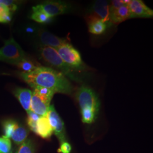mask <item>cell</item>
Returning <instances> with one entry per match:
<instances>
[{
    "label": "cell",
    "instance_id": "cell-1",
    "mask_svg": "<svg viewBox=\"0 0 153 153\" xmlns=\"http://www.w3.org/2000/svg\"><path fill=\"white\" fill-rule=\"evenodd\" d=\"M24 81L33 88L36 86L51 89L55 93L71 94L73 86L68 79L60 71L44 66H37L30 73L20 74Z\"/></svg>",
    "mask_w": 153,
    "mask_h": 153
},
{
    "label": "cell",
    "instance_id": "cell-2",
    "mask_svg": "<svg viewBox=\"0 0 153 153\" xmlns=\"http://www.w3.org/2000/svg\"><path fill=\"white\" fill-rule=\"evenodd\" d=\"M40 54L42 59L45 62L60 70L61 73L65 76H68L71 80L79 81V78L76 75V71L62 60L56 49L50 47L43 46L40 48Z\"/></svg>",
    "mask_w": 153,
    "mask_h": 153
},
{
    "label": "cell",
    "instance_id": "cell-3",
    "mask_svg": "<svg viewBox=\"0 0 153 153\" xmlns=\"http://www.w3.org/2000/svg\"><path fill=\"white\" fill-rule=\"evenodd\" d=\"M26 59L24 51L13 38L6 40L0 48V61L16 65Z\"/></svg>",
    "mask_w": 153,
    "mask_h": 153
},
{
    "label": "cell",
    "instance_id": "cell-4",
    "mask_svg": "<svg viewBox=\"0 0 153 153\" xmlns=\"http://www.w3.org/2000/svg\"><path fill=\"white\" fill-rule=\"evenodd\" d=\"M56 50L62 60L75 71H83L86 68L79 52L70 43H67Z\"/></svg>",
    "mask_w": 153,
    "mask_h": 153
},
{
    "label": "cell",
    "instance_id": "cell-5",
    "mask_svg": "<svg viewBox=\"0 0 153 153\" xmlns=\"http://www.w3.org/2000/svg\"><path fill=\"white\" fill-rule=\"evenodd\" d=\"M76 98L81 109H92L99 113L100 102L96 93L85 85H82L76 93Z\"/></svg>",
    "mask_w": 153,
    "mask_h": 153
},
{
    "label": "cell",
    "instance_id": "cell-6",
    "mask_svg": "<svg viewBox=\"0 0 153 153\" xmlns=\"http://www.w3.org/2000/svg\"><path fill=\"white\" fill-rule=\"evenodd\" d=\"M69 4L63 1H46L43 4L33 6V10H40L44 12L51 18L63 14L69 10Z\"/></svg>",
    "mask_w": 153,
    "mask_h": 153
},
{
    "label": "cell",
    "instance_id": "cell-7",
    "mask_svg": "<svg viewBox=\"0 0 153 153\" xmlns=\"http://www.w3.org/2000/svg\"><path fill=\"white\" fill-rule=\"evenodd\" d=\"M47 117L49 121L53 131L55 132V135L57 137L60 143L65 141V129L64 123L60 116L56 111L53 105L49 107Z\"/></svg>",
    "mask_w": 153,
    "mask_h": 153
},
{
    "label": "cell",
    "instance_id": "cell-8",
    "mask_svg": "<svg viewBox=\"0 0 153 153\" xmlns=\"http://www.w3.org/2000/svg\"><path fill=\"white\" fill-rule=\"evenodd\" d=\"M128 7L130 11V18L153 17V10L141 0H131Z\"/></svg>",
    "mask_w": 153,
    "mask_h": 153
},
{
    "label": "cell",
    "instance_id": "cell-9",
    "mask_svg": "<svg viewBox=\"0 0 153 153\" xmlns=\"http://www.w3.org/2000/svg\"><path fill=\"white\" fill-rule=\"evenodd\" d=\"M50 105L49 102L40 97L37 93L33 91L30 111L40 116H44L47 114Z\"/></svg>",
    "mask_w": 153,
    "mask_h": 153
},
{
    "label": "cell",
    "instance_id": "cell-10",
    "mask_svg": "<svg viewBox=\"0 0 153 153\" xmlns=\"http://www.w3.org/2000/svg\"><path fill=\"white\" fill-rule=\"evenodd\" d=\"M93 15L98 17L103 22L105 23L107 26L109 23V5L107 1H97L93 4L92 7Z\"/></svg>",
    "mask_w": 153,
    "mask_h": 153
},
{
    "label": "cell",
    "instance_id": "cell-11",
    "mask_svg": "<svg viewBox=\"0 0 153 153\" xmlns=\"http://www.w3.org/2000/svg\"><path fill=\"white\" fill-rule=\"evenodd\" d=\"M39 35L40 40L44 46L50 47L56 49L68 43L65 39L59 38L44 30L40 31Z\"/></svg>",
    "mask_w": 153,
    "mask_h": 153
},
{
    "label": "cell",
    "instance_id": "cell-12",
    "mask_svg": "<svg viewBox=\"0 0 153 153\" xmlns=\"http://www.w3.org/2000/svg\"><path fill=\"white\" fill-rule=\"evenodd\" d=\"M14 94L19 100L22 107L28 112L30 111V105L33 92L27 88H17L14 92Z\"/></svg>",
    "mask_w": 153,
    "mask_h": 153
},
{
    "label": "cell",
    "instance_id": "cell-13",
    "mask_svg": "<svg viewBox=\"0 0 153 153\" xmlns=\"http://www.w3.org/2000/svg\"><path fill=\"white\" fill-rule=\"evenodd\" d=\"M53 132L47 116H40L36 123V134L44 139H48L51 137Z\"/></svg>",
    "mask_w": 153,
    "mask_h": 153
},
{
    "label": "cell",
    "instance_id": "cell-14",
    "mask_svg": "<svg viewBox=\"0 0 153 153\" xmlns=\"http://www.w3.org/2000/svg\"><path fill=\"white\" fill-rule=\"evenodd\" d=\"M89 32L94 35H100L104 33L107 25L94 15H90L87 18Z\"/></svg>",
    "mask_w": 153,
    "mask_h": 153
},
{
    "label": "cell",
    "instance_id": "cell-15",
    "mask_svg": "<svg viewBox=\"0 0 153 153\" xmlns=\"http://www.w3.org/2000/svg\"><path fill=\"white\" fill-rule=\"evenodd\" d=\"M130 18V11L128 5H124L114 11L110 13L109 23L110 25H117Z\"/></svg>",
    "mask_w": 153,
    "mask_h": 153
},
{
    "label": "cell",
    "instance_id": "cell-16",
    "mask_svg": "<svg viewBox=\"0 0 153 153\" xmlns=\"http://www.w3.org/2000/svg\"><path fill=\"white\" fill-rule=\"evenodd\" d=\"M28 135V131L27 129L18 123L11 134L10 138L16 145H21L27 140Z\"/></svg>",
    "mask_w": 153,
    "mask_h": 153
},
{
    "label": "cell",
    "instance_id": "cell-17",
    "mask_svg": "<svg viewBox=\"0 0 153 153\" xmlns=\"http://www.w3.org/2000/svg\"><path fill=\"white\" fill-rule=\"evenodd\" d=\"M82 116V121L85 124H91L94 123L97 118L98 113L94 110L89 108L81 109Z\"/></svg>",
    "mask_w": 153,
    "mask_h": 153
},
{
    "label": "cell",
    "instance_id": "cell-18",
    "mask_svg": "<svg viewBox=\"0 0 153 153\" xmlns=\"http://www.w3.org/2000/svg\"><path fill=\"white\" fill-rule=\"evenodd\" d=\"M33 91L37 93L40 97L49 103H51V100L55 94L53 90L47 88L36 86L33 88Z\"/></svg>",
    "mask_w": 153,
    "mask_h": 153
},
{
    "label": "cell",
    "instance_id": "cell-19",
    "mask_svg": "<svg viewBox=\"0 0 153 153\" xmlns=\"http://www.w3.org/2000/svg\"><path fill=\"white\" fill-rule=\"evenodd\" d=\"M18 123L16 121L13 120H7L4 121L2 124L3 127V131H4V137L7 138H10L11 134L13 131L14 130L15 128L16 127Z\"/></svg>",
    "mask_w": 153,
    "mask_h": 153
},
{
    "label": "cell",
    "instance_id": "cell-20",
    "mask_svg": "<svg viewBox=\"0 0 153 153\" xmlns=\"http://www.w3.org/2000/svg\"><path fill=\"white\" fill-rule=\"evenodd\" d=\"M27 113V124L30 129L36 133V123L40 116L36 114L33 111H30Z\"/></svg>",
    "mask_w": 153,
    "mask_h": 153
},
{
    "label": "cell",
    "instance_id": "cell-21",
    "mask_svg": "<svg viewBox=\"0 0 153 153\" xmlns=\"http://www.w3.org/2000/svg\"><path fill=\"white\" fill-rule=\"evenodd\" d=\"M11 19V12L6 6L0 3V22L8 23Z\"/></svg>",
    "mask_w": 153,
    "mask_h": 153
},
{
    "label": "cell",
    "instance_id": "cell-22",
    "mask_svg": "<svg viewBox=\"0 0 153 153\" xmlns=\"http://www.w3.org/2000/svg\"><path fill=\"white\" fill-rule=\"evenodd\" d=\"M18 68H19L23 72L25 73H30L31 71L35 70L38 66H36L33 64L32 61L28 60L27 59L19 62L16 65Z\"/></svg>",
    "mask_w": 153,
    "mask_h": 153
},
{
    "label": "cell",
    "instance_id": "cell-23",
    "mask_svg": "<svg viewBox=\"0 0 153 153\" xmlns=\"http://www.w3.org/2000/svg\"><path fill=\"white\" fill-rule=\"evenodd\" d=\"M31 18L38 23H45L50 19V17L45 14L44 12L40 10H33Z\"/></svg>",
    "mask_w": 153,
    "mask_h": 153
},
{
    "label": "cell",
    "instance_id": "cell-24",
    "mask_svg": "<svg viewBox=\"0 0 153 153\" xmlns=\"http://www.w3.org/2000/svg\"><path fill=\"white\" fill-rule=\"evenodd\" d=\"M16 153H35V149L31 140H26L21 144Z\"/></svg>",
    "mask_w": 153,
    "mask_h": 153
},
{
    "label": "cell",
    "instance_id": "cell-25",
    "mask_svg": "<svg viewBox=\"0 0 153 153\" xmlns=\"http://www.w3.org/2000/svg\"><path fill=\"white\" fill-rule=\"evenodd\" d=\"M11 149L10 140L4 136L0 137V153H9Z\"/></svg>",
    "mask_w": 153,
    "mask_h": 153
},
{
    "label": "cell",
    "instance_id": "cell-26",
    "mask_svg": "<svg viewBox=\"0 0 153 153\" xmlns=\"http://www.w3.org/2000/svg\"><path fill=\"white\" fill-rule=\"evenodd\" d=\"M109 5V12L114 11L115 10L117 9L118 8L120 7L121 6L124 5H126L123 1V0H114L111 1Z\"/></svg>",
    "mask_w": 153,
    "mask_h": 153
},
{
    "label": "cell",
    "instance_id": "cell-27",
    "mask_svg": "<svg viewBox=\"0 0 153 153\" xmlns=\"http://www.w3.org/2000/svg\"><path fill=\"white\" fill-rule=\"evenodd\" d=\"M58 151L60 153H71V146L69 142H66L65 141L60 143V147Z\"/></svg>",
    "mask_w": 153,
    "mask_h": 153
},
{
    "label": "cell",
    "instance_id": "cell-28",
    "mask_svg": "<svg viewBox=\"0 0 153 153\" xmlns=\"http://www.w3.org/2000/svg\"><path fill=\"white\" fill-rule=\"evenodd\" d=\"M13 153V152H10V153Z\"/></svg>",
    "mask_w": 153,
    "mask_h": 153
}]
</instances>
